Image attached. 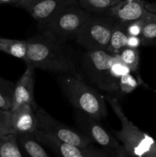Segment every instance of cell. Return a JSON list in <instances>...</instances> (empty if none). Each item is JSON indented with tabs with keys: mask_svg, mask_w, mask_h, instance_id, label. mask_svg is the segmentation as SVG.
<instances>
[{
	"mask_svg": "<svg viewBox=\"0 0 156 157\" xmlns=\"http://www.w3.org/2000/svg\"><path fill=\"white\" fill-rule=\"evenodd\" d=\"M145 3L144 0H122L105 13L116 22L127 24L143 18L149 12L145 7Z\"/></svg>",
	"mask_w": 156,
	"mask_h": 157,
	"instance_id": "cell-11",
	"label": "cell"
},
{
	"mask_svg": "<svg viewBox=\"0 0 156 157\" xmlns=\"http://www.w3.org/2000/svg\"><path fill=\"white\" fill-rule=\"evenodd\" d=\"M142 45V39L140 36H134V35H128L127 39L126 47L131 48H139Z\"/></svg>",
	"mask_w": 156,
	"mask_h": 157,
	"instance_id": "cell-26",
	"label": "cell"
},
{
	"mask_svg": "<svg viewBox=\"0 0 156 157\" xmlns=\"http://www.w3.org/2000/svg\"><path fill=\"white\" fill-rule=\"evenodd\" d=\"M27 65L57 75H74L84 78L74 60L66 48L65 42L47 30L27 40Z\"/></svg>",
	"mask_w": 156,
	"mask_h": 157,
	"instance_id": "cell-1",
	"label": "cell"
},
{
	"mask_svg": "<svg viewBox=\"0 0 156 157\" xmlns=\"http://www.w3.org/2000/svg\"><path fill=\"white\" fill-rule=\"evenodd\" d=\"M35 70L31 65H27L25 71L14 87L12 107L10 110L23 104H30L37 107L34 100L35 89Z\"/></svg>",
	"mask_w": 156,
	"mask_h": 157,
	"instance_id": "cell-13",
	"label": "cell"
},
{
	"mask_svg": "<svg viewBox=\"0 0 156 157\" xmlns=\"http://www.w3.org/2000/svg\"><path fill=\"white\" fill-rule=\"evenodd\" d=\"M37 107L26 104L10 110L11 128L14 135L18 136L26 133H35L37 130L35 113Z\"/></svg>",
	"mask_w": 156,
	"mask_h": 157,
	"instance_id": "cell-12",
	"label": "cell"
},
{
	"mask_svg": "<svg viewBox=\"0 0 156 157\" xmlns=\"http://www.w3.org/2000/svg\"><path fill=\"white\" fill-rule=\"evenodd\" d=\"M106 100L120 121L122 128L115 132V135L122 144L126 156L156 157L155 140L139 130L125 116L117 98L108 95Z\"/></svg>",
	"mask_w": 156,
	"mask_h": 157,
	"instance_id": "cell-3",
	"label": "cell"
},
{
	"mask_svg": "<svg viewBox=\"0 0 156 157\" xmlns=\"http://www.w3.org/2000/svg\"><path fill=\"white\" fill-rule=\"evenodd\" d=\"M116 23L105 12L91 13L73 39L86 51L107 50Z\"/></svg>",
	"mask_w": 156,
	"mask_h": 157,
	"instance_id": "cell-5",
	"label": "cell"
},
{
	"mask_svg": "<svg viewBox=\"0 0 156 157\" xmlns=\"http://www.w3.org/2000/svg\"><path fill=\"white\" fill-rule=\"evenodd\" d=\"M74 117L75 122L81 132L88 136L93 143H96L110 153L113 152V156H126L122 145H120L117 139L102 127L100 121L80 110L75 113Z\"/></svg>",
	"mask_w": 156,
	"mask_h": 157,
	"instance_id": "cell-7",
	"label": "cell"
},
{
	"mask_svg": "<svg viewBox=\"0 0 156 157\" xmlns=\"http://www.w3.org/2000/svg\"><path fill=\"white\" fill-rule=\"evenodd\" d=\"M14 87L12 82L0 76V108L6 110L12 109Z\"/></svg>",
	"mask_w": 156,
	"mask_h": 157,
	"instance_id": "cell-19",
	"label": "cell"
},
{
	"mask_svg": "<svg viewBox=\"0 0 156 157\" xmlns=\"http://www.w3.org/2000/svg\"><path fill=\"white\" fill-rule=\"evenodd\" d=\"M122 0H77L84 9L91 13H103Z\"/></svg>",
	"mask_w": 156,
	"mask_h": 157,
	"instance_id": "cell-18",
	"label": "cell"
},
{
	"mask_svg": "<svg viewBox=\"0 0 156 157\" xmlns=\"http://www.w3.org/2000/svg\"><path fill=\"white\" fill-rule=\"evenodd\" d=\"M1 134H5V133H2L1 131H0V135H1Z\"/></svg>",
	"mask_w": 156,
	"mask_h": 157,
	"instance_id": "cell-29",
	"label": "cell"
},
{
	"mask_svg": "<svg viewBox=\"0 0 156 157\" xmlns=\"http://www.w3.org/2000/svg\"><path fill=\"white\" fill-rule=\"evenodd\" d=\"M16 136L12 133L0 135V157H22Z\"/></svg>",
	"mask_w": 156,
	"mask_h": 157,
	"instance_id": "cell-17",
	"label": "cell"
},
{
	"mask_svg": "<svg viewBox=\"0 0 156 157\" xmlns=\"http://www.w3.org/2000/svg\"><path fill=\"white\" fill-rule=\"evenodd\" d=\"M131 72L129 67L125 65L122 61L120 57H119V54L116 55V58H115L111 67V73L113 76L119 81L121 77L126 74L131 73Z\"/></svg>",
	"mask_w": 156,
	"mask_h": 157,
	"instance_id": "cell-24",
	"label": "cell"
},
{
	"mask_svg": "<svg viewBox=\"0 0 156 157\" xmlns=\"http://www.w3.org/2000/svg\"><path fill=\"white\" fill-rule=\"evenodd\" d=\"M152 14L153 12L149 11V12L145 17H143V18H141L139 19L136 20V21H133L129 23H127V24H125V30H126L128 35L140 36L145 22L152 15Z\"/></svg>",
	"mask_w": 156,
	"mask_h": 157,
	"instance_id": "cell-22",
	"label": "cell"
},
{
	"mask_svg": "<svg viewBox=\"0 0 156 157\" xmlns=\"http://www.w3.org/2000/svg\"><path fill=\"white\" fill-rule=\"evenodd\" d=\"M57 81L65 98L76 110L99 121L106 117L105 98L84 78L65 74L60 75Z\"/></svg>",
	"mask_w": 156,
	"mask_h": 157,
	"instance_id": "cell-2",
	"label": "cell"
},
{
	"mask_svg": "<svg viewBox=\"0 0 156 157\" xmlns=\"http://www.w3.org/2000/svg\"><path fill=\"white\" fill-rule=\"evenodd\" d=\"M142 44L145 46H156V14L152 15L145 22L140 35Z\"/></svg>",
	"mask_w": 156,
	"mask_h": 157,
	"instance_id": "cell-20",
	"label": "cell"
},
{
	"mask_svg": "<svg viewBox=\"0 0 156 157\" xmlns=\"http://www.w3.org/2000/svg\"><path fill=\"white\" fill-rule=\"evenodd\" d=\"M21 0H0V4H8L17 7Z\"/></svg>",
	"mask_w": 156,
	"mask_h": 157,
	"instance_id": "cell-27",
	"label": "cell"
},
{
	"mask_svg": "<svg viewBox=\"0 0 156 157\" xmlns=\"http://www.w3.org/2000/svg\"><path fill=\"white\" fill-rule=\"evenodd\" d=\"M90 14L76 0L61 9L41 30L49 31L64 41L74 38Z\"/></svg>",
	"mask_w": 156,
	"mask_h": 157,
	"instance_id": "cell-6",
	"label": "cell"
},
{
	"mask_svg": "<svg viewBox=\"0 0 156 157\" xmlns=\"http://www.w3.org/2000/svg\"><path fill=\"white\" fill-rule=\"evenodd\" d=\"M128 36L125 24L116 23L112 32L110 44L106 50L107 52L113 55H119L125 48H126Z\"/></svg>",
	"mask_w": 156,
	"mask_h": 157,
	"instance_id": "cell-16",
	"label": "cell"
},
{
	"mask_svg": "<svg viewBox=\"0 0 156 157\" xmlns=\"http://www.w3.org/2000/svg\"><path fill=\"white\" fill-rule=\"evenodd\" d=\"M37 139L42 145L51 150L58 156L64 157H109L110 152L104 149L96 148L91 145L80 147L64 142L50 134L37 129L35 131Z\"/></svg>",
	"mask_w": 156,
	"mask_h": 157,
	"instance_id": "cell-9",
	"label": "cell"
},
{
	"mask_svg": "<svg viewBox=\"0 0 156 157\" xmlns=\"http://www.w3.org/2000/svg\"><path fill=\"white\" fill-rule=\"evenodd\" d=\"M35 113L38 130L60 140L80 147H88L93 144V141L84 133L61 123L41 107L38 106L35 109Z\"/></svg>",
	"mask_w": 156,
	"mask_h": 157,
	"instance_id": "cell-8",
	"label": "cell"
},
{
	"mask_svg": "<svg viewBox=\"0 0 156 157\" xmlns=\"http://www.w3.org/2000/svg\"><path fill=\"white\" fill-rule=\"evenodd\" d=\"M122 62L128 66L132 72H137L139 66V52L138 48H125L119 53Z\"/></svg>",
	"mask_w": 156,
	"mask_h": 157,
	"instance_id": "cell-21",
	"label": "cell"
},
{
	"mask_svg": "<svg viewBox=\"0 0 156 157\" xmlns=\"http://www.w3.org/2000/svg\"><path fill=\"white\" fill-rule=\"evenodd\" d=\"M145 7L150 12H152L156 14V3H145Z\"/></svg>",
	"mask_w": 156,
	"mask_h": 157,
	"instance_id": "cell-28",
	"label": "cell"
},
{
	"mask_svg": "<svg viewBox=\"0 0 156 157\" xmlns=\"http://www.w3.org/2000/svg\"><path fill=\"white\" fill-rule=\"evenodd\" d=\"M0 131L5 134L12 133V128H11L10 110H3L0 108Z\"/></svg>",
	"mask_w": 156,
	"mask_h": 157,
	"instance_id": "cell-25",
	"label": "cell"
},
{
	"mask_svg": "<svg viewBox=\"0 0 156 157\" xmlns=\"http://www.w3.org/2000/svg\"><path fill=\"white\" fill-rule=\"evenodd\" d=\"M76 2V0H21L17 7L30 14L42 29L61 9Z\"/></svg>",
	"mask_w": 156,
	"mask_h": 157,
	"instance_id": "cell-10",
	"label": "cell"
},
{
	"mask_svg": "<svg viewBox=\"0 0 156 157\" xmlns=\"http://www.w3.org/2000/svg\"><path fill=\"white\" fill-rule=\"evenodd\" d=\"M139 85L137 80L134 76L131 75V73L126 74L121 77L118 81L119 92L123 94H129L136 90V87Z\"/></svg>",
	"mask_w": 156,
	"mask_h": 157,
	"instance_id": "cell-23",
	"label": "cell"
},
{
	"mask_svg": "<svg viewBox=\"0 0 156 157\" xmlns=\"http://www.w3.org/2000/svg\"><path fill=\"white\" fill-rule=\"evenodd\" d=\"M0 51L24 61L27 57L28 41L0 38Z\"/></svg>",
	"mask_w": 156,
	"mask_h": 157,
	"instance_id": "cell-15",
	"label": "cell"
},
{
	"mask_svg": "<svg viewBox=\"0 0 156 157\" xmlns=\"http://www.w3.org/2000/svg\"><path fill=\"white\" fill-rule=\"evenodd\" d=\"M115 58L116 55L106 50L87 51L81 61V75L99 90L110 94H117L119 81L111 73Z\"/></svg>",
	"mask_w": 156,
	"mask_h": 157,
	"instance_id": "cell-4",
	"label": "cell"
},
{
	"mask_svg": "<svg viewBox=\"0 0 156 157\" xmlns=\"http://www.w3.org/2000/svg\"><path fill=\"white\" fill-rule=\"evenodd\" d=\"M18 147L23 155L32 157H49L42 144L38 141L35 133H26L16 136Z\"/></svg>",
	"mask_w": 156,
	"mask_h": 157,
	"instance_id": "cell-14",
	"label": "cell"
}]
</instances>
